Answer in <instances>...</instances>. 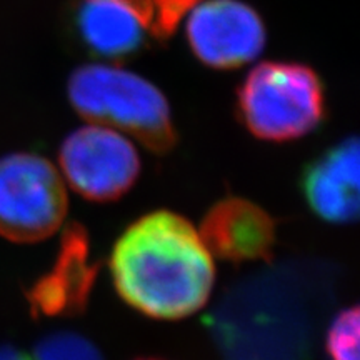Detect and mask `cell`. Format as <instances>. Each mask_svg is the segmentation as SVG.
Segmentation results:
<instances>
[{
	"mask_svg": "<svg viewBox=\"0 0 360 360\" xmlns=\"http://www.w3.org/2000/svg\"><path fill=\"white\" fill-rule=\"evenodd\" d=\"M0 360H29L22 357L17 352H12V350H0Z\"/></svg>",
	"mask_w": 360,
	"mask_h": 360,
	"instance_id": "13",
	"label": "cell"
},
{
	"mask_svg": "<svg viewBox=\"0 0 360 360\" xmlns=\"http://www.w3.org/2000/svg\"><path fill=\"white\" fill-rule=\"evenodd\" d=\"M199 233L214 257L233 264L270 260L276 245V220L254 202L225 197L207 210Z\"/></svg>",
	"mask_w": 360,
	"mask_h": 360,
	"instance_id": "9",
	"label": "cell"
},
{
	"mask_svg": "<svg viewBox=\"0 0 360 360\" xmlns=\"http://www.w3.org/2000/svg\"><path fill=\"white\" fill-rule=\"evenodd\" d=\"M97 272L98 264L90 260L87 231L77 222L67 224L52 270L40 277L27 294L30 307L37 315L47 317L82 314Z\"/></svg>",
	"mask_w": 360,
	"mask_h": 360,
	"instance_id": "8",
	"label": "cell"
},
{
	"mask_svg": "<svg viewBox=\"0 0 360 360\" xmlns=\"http://www.w3.org/2000/svg\"><path fill=\"white\" fill-rule=\"evenodd\" d=\"M67 207L64 180L45 157L0 159V236L19 244L44 240L64 224Z\"/></svg>",
	"mask_w": 360,
	"mask_h": 360,
	"instance_id": "4",
	"label": "cell"
},
{
	"mask_svg": "<svg viewBox=\"0 0 360 360\" xmlns=\"http://www.w3.org/2000/svg\"><path fill=\"white\" fill-rule=\"evenodd\" d=\"M69 98L90 124L134 135L155 154L169 152L177 141L167 98L134 72L110 65L80 67L69 80Z\"/></svg>",
	"mask_w": 360,
	"mask_h": 360,
	"instance_id": "2",
	"label": "cell"
},
{
	"mask_svg": "<svg viewBox=\"0 0 360 360\" xmlns=\"http://www.w3.org/2000/svg\"><path fill=\"white\" fill-rule=\"evenodd\" d=\"M359 307L354 305L335 315L327 332V354L330 360H359Z\"/></svg>",
	"mask_w": 360,
	"mask_h": 360,
	"instance_id": "11",
	"label": "cell"
},
{
	"mask_svg": "<svg viewBox=\"0 0 360 360\" xmlns=\"http://www.w3.org/2000/svg\"><path fill=\"white\" fill-rule=\"evenodd\" d=\"M305 200L330 224L354 222L359 215V142L347 139L310 162L302 174Z\"/></svg>",
	"mask_w": 360,
	"mask_h": 360,
	"instance_id": "10",
	"label": "cell"
},
{
	"mask_svg": "<svg viewBox=\"0 0 360 360\" xmlns=\"http://www.w3.org/2000/svg\"><path fill=\"white\" fill-rule=\"evenodd\" d=\"M197 0H82L77 12L80 37L90 51L119 58L147 40L167 39Z\"/></svg>",
	"mask_w": 360,
	"mask_h": 360,
	"instance_id": "5",
	"label": "cell"
},
{
	"mask_svg": "<svg viewBox=\"0 0 360 360\" xmlns=\"http://www.w3.org/2000/svg\"><path fill=\"white\" fill-rule=\"evenodd\" d=\"M62 174L84 199L117 200L127 193L141 174V157L122 132L103 125L74 130L58 152Z\"/></svg>",
	"mask_w": 360,
	"mask_h": 360,
	"instance_id": "6",
	"label": "cell"
},
{
	"mask_svg": "<svg viewBox=\"0 0 360 360\" xmlns=\"http://www.w3.org/2000/svg\"><path fill=\"white\" fill-rule=\"evenodd\" d=\"M238 117L255 137L285 142L307 135L323 120L326 97L310 67L265 62L252 69L237 96Z\"/></svg>",
	"mask_w": 360,
	"mask_h": 360,
	"instance_id": "3",
	"label": "cell"
},
{
	"mask_svg": "<svg viewBox=\"0 0 360 360\" xmlns=\"http://www.w3.org/2000/svg\"><path fill=\"white\" fill-rule=\"evenodd\" d=\"M148 360H150V359H148Z\"/></svg>",
	"mask_w": 360,
	"mask_h": 360,
	"instance_id": "14",
	"label": "cell"
},
{
	"mask_svg": "<svg viewBox=\"0 0 360 360\" xmlns=\"http://www.w3.org/2000/svg\"><path fill=\"white\" fill-rule=\"evenodd\" d=\"M186 29L192 52L214 69L249 64L265 45L262 19L238 0H197L188 11Z\"/></svg>",
	"mask_w": 360,
	"mask_h": 360,
	"instance_id": "7",
	"label": "cell"
},
{
	"mask_svg": "<svg viewBox=\"0 0 360 360\" xmlns=\"http://www.w3.org/2000/svg\"><path fill=\"white\" fill-rule=\"evenodd\" d=\"M110 272L130 307L164 321L200 310L215 282L212 255L200 233L169 210L143 215L125 229L112 250Z\"/></svg>",
	"mask_w": 360,
	"mask_h": 360,
	"instance_id": "1",
	"label": "cell"
},
{
	"mask_svg": "<svg viewBox=\"0 0 360 360\" xmlns=\"http://www.w3.org/2000/svg\"><path fill=\"white\" fill-rule=\"evenodd\" d=\"M35 360H102V357L82 335L57 334L40 342Z\"/></svg>",
	"mask_w": 360,
	"mask_h": 360,
	"instance_id": "12",
	"label": "cell"
}]
</instances>
